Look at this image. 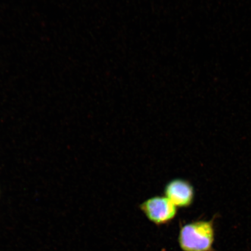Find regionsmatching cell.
<instances>
[{
    "label": "cell",
    "mask_w": 251,
    "mask_h": 251,
    "mask_svg": "<svg viewBox=\"0 0 251 251\" xmlns=\"http://www.w3.org/2000/svg\"><path fill=\"white\" fill-rule=\"evenodd\" d=\"M183 251H212L215 241L213 225L209 221H197L183 226L178 234Z\"/></svg>",
    "instance_id": "1"
},
{
    "label": "cell",
    "mask_w": 251,
    "mask_h": 251,
    "mask_svg": "<svg viewBox=\"0 0 251 251\" xmlns=\"http://www.w3.org/2000/svg\"><path fill=\"white\" fill-rule=\"evenodd\" d=\"M140 209L150 221L157 226L169 224L177 215V207L165 196H154L144 201Z\"/></svg>",
    "instance_id": "2"
},
{
    "label": "cell",
    "mask_w": 251,
    "mask_h": 251,
    "mask_svg": "<svg viewBox=\"0 0 251 251\" xmlns=\"http://www.w3.org/2000/svg\"><path fill=\"white\" fill-rule=\"evenodd\" d=\"M165 196L178 208H187L192 204L194 188L188 181L176 178L169 182L164 188Z\"/></svg>",
    "instance_id": "3"
}]
</instances>
